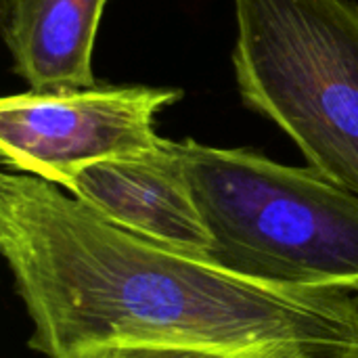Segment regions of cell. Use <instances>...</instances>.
I'll return each mask as SVG.
<instances>
[{
	"label": "cell",
	"instance_id": "1",
	"mask_svg": "<svg viewBox=\"0 0 358 358\" xmlns=\"http://www.w3.org/2000/svg\"><path fill=\"white\" fill-rule=\"evenodd\" d=\"M0 252L29 350L182 348L245 358H358V296L262 283L105 220L31 174L0 176Z\"/></svg>",
	"mask_w": 358,
	"mask_h": 358
},
{
	"label": "cell",
	"instance_id": "2",
	"mask_svg": "<svg viewBox=\"0 0 358 358\" xmlns=\"http://www.w3.org/2000/svg\"><path fill=\"white\" fill-rule=\"evenodd\" d=\"M178 143L212 235L206 260L262 283L358 296V195L254 149Z\"/></svg>",
	"mask_w": 358,
	"mask_h": 358
},
{
	"label": "cell",
	"instance_id": "3",
	"mask_svg": "<svg viewBox=\"0 0 358 358\" xmlns=\"http://www.w3.org/2000/svg\"><path fill=\"white\" fill-rule=\"evenodd\" d=\"M243 105L281 128L308 166L358 195V2L233 0Z\"/></svg>",
	"mask_w": 358,
	"mask_h": 358
},
{
	"label": "cell",
	"instance_id": "4",
	"mask_svg": "<svg viewBox=\"0 0 358 358\" xmlns=\"http://www.w3.org/2000/svg\"><path fill=\"white\" fill-rule=\"evenodd\" d=\"M180 99L178 88L99 84L8 94L0 101L2 166L67 189L86 166L157 149L155 120Z\"/></svg>",
	"mask_w": 358,
	"mask_h": 358
},
{
	"label": "cell",
	"instance_id": "5",
	"mask_svg": "<svg viewBox=\"0 0 358 358\" xmlns=\"http://www.w3.org/2000/svg\"><path fill=\"white\" fill-rule=\"evenodd\" d=\"M65 191L132 235L199 258L212 250L178 141L164 138L149 153L86 166Z\"/></svg>",
	"mask_w": 358,
	"mask_h": 358
},
{
	"label": "cell",
	"instance_id": "6",
	"mask_svg": "<svg viewBox=\"0 0 358 358\" xmlns=\"http://www.w3.org/2000/svg\"><path fill=\"white\" fill-rule=\"evenodd\" d=\"M107 0H0L13 71L29 90L96 86L92 50Z\"/></svg>",
	"mask_w": 358,
	"mask_h": 358
},
{
	"label": "cell",
	"instance_id": "7",
	"mask_svg": "<svg viewBox=\"0 0 358 358\" xmlns=\"http://www.w3.org/2000/svg\"><path fill=\"white\" fill-rule=\"evenodd\" d=\"M128 358H245L206 350H182V348H126Z\"/></svg>",
	"mask_w": 358,
	"mask_h": 358
},
{
	"label": "cell",
	"instance_id": "8",
	"mask_svg": "<svg viewBox=\"0 0 358 358\" xmlns=\"http://www.w3.org/2000/svg\"><path fill=\"white\" fill-rule=\"evenodd\" d=\"M78 358H128L126 357V348H99L92 352H86Z\"/></svg>",
	"mask_w": 358,
	"mask_h": 358
}]
</instances>
